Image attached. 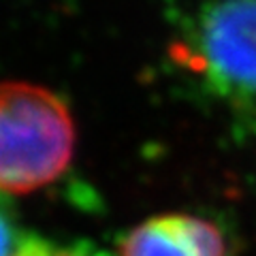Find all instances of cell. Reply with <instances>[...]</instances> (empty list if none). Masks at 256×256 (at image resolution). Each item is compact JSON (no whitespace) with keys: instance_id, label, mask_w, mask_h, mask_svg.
<instances>
[{"instance_id":"277c9868","label":"cell","mask_w":256,"mask_h":256,"mask_svg":"<svg viewBox=\"0 0 256 256\" xmlns=\"http://www.w3.org/2000/svg\"><path fill=\"white\" fill-rule=\"evenodd\" d=\"M15 256H107V254L86 242L60 246L38 235H24Z\"/></svg>"},{"instance_id":"7a4b0ae2","label":"cell","mask_w":256,"mask_h":256,"mask_svg":"<svg viewBox=\"0 0 256 256\" xmlns=\"http://www.w3.org/2000/svg\"><path fill=\"white\" fill-rule=\"evenodd\" d=\"M190 66L216 94L256 98V0H214L196 18Z\"/></svg>"},{"instance_id":"5b68a950","label":"cell","mask_w":256,"mask_h":256,"mask_svg":"<svg viewBox=\"0 0 256 256\" xmlns=\"http://www.w3.org/2000/svg\"><path fill=\"white\" fill-rule=\"evenodd\" d=\"M26 233H20L9 210L0 205V256H15Z\"/></svg>"},{"instance_id":"6da1fadb","label":"cell","mask_w":256,"mask_h":256,"mask_svg":"<svg viewBox=\"0 0 256 256\" xmlns=\"http://www.w3.org/2000/svg\"><path fill=\"white\" fill-rule=\"evenodd\" d=\"M77 128L56 92L26 82L0 84V190L28 194L68 169Z\"/></svg>"},{"instance_id":"3957f363","label":"cell","mask_w":256,"mask_h":256,"mask_svg":"<svg viewBox=\"0 0 256 256\" xmlns=\"http://www.w3.org/2000/svg\"><path fill=\"white\" fill-rule=\"evenodd\" d=\"M120 256H226L222 230L192 214H164L134 226Z\"/></svg>"}]
</instances>
